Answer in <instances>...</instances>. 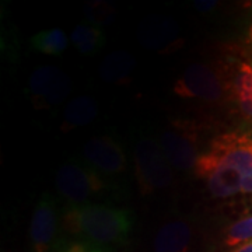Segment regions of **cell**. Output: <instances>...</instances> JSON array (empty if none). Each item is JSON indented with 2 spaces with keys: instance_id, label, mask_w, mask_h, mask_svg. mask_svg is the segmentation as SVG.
Here are the masks:
<instances>
[{
  "instance_id": "cell-1",
  "label": "cell",
  "mask_w": 252,
  "mask_h": 252,
  "mask_svg": "<svg viewBox=\"0 0 252 252\" xmlns=\"http://www.w3.org/2000/svg\"><path fill=\"white\" fill-rule=\"evenodd\" d=\"M62 230L67 237L80 238L114 250L129 241L136 217L132 210L94 202L62 207Z\"/></svg>"
},
{
  "instance_id": "cell-2",
  "label": "cell",
  "mask_w": 252,
  "mask_h": 252,
  "mask_svg": "<svg viewBox=\"0 0 252 252\" xmlns=\"http://www.w3.org/2000/svg\"><path fill=\"white\" fill-rule=\"evenodd\" d=\"M55 189L64 202L63 206L94 203L114 195V184L80 158H70L59 167Z\"/></svg>"
},
{
  "instance_id": "cell-3",
  "label": "cell",
  "mask_w": 252,
  "mask_h": 252,
  "mask_svg": "<svg viewBox=\"0 0 252 252\" xmlns=\"http://www.w3.org/2000/svg\"><path fill=\"white\" fill-rule=\"evenodd\" d=\"M135 177L139 192L147 196L174 184V168L162 150L160 140L153 136L140 135L133 149Z\"/></svg>"
},
{
  "instance_id": "cell-4",
  "label": "cell",
  "mask_w": 252,
  "mask_h": 252,
  "mask_svg": "<svg viewBox=\"0 0 252 252\" xmlns=\"http://www.w3.org/2000/svg\"><path fill=\"white\" fill-rule=\"evenodd\" d=\"M172 91L180 98L196 99L209 105H220L230 99L224 66L210 63L188 66L175 80Z\"/></svg>"
},
{
  "instance_id": "cell-5",
  "label": "cell",
  "mask_w": 252,
  "mask_h": 252,
  "mask_svg": "<svg viewBox=\"0 0 252 252\" xmlns=\"http://www.w3.org/2000/svg\"><path fill=\"white\" fill-rule=\"evenodd\" d=\"M205 126L193 119H172L161 132L160 144L177 171H193L198 161Z\"/></svg>"
},
{
  "instance_id": "cell-6",
  "label": "cell",
  "mask_w": 252,
  "mask_h": 252,
  "mask_svg": "<svg viewBox=\"0 0 252 252\" xmlns=\"http://www.w3.org/2000/svg\"><path fill=\"white\" fill-rule=\"evenodd\" d=\"M62 207L49 192H44L38 199L28 225L30 252H52L63 235Z\"/></svg>"
},
{
  "instance_id": "cell-7",
  "label": "cell",
  "mask_w": 252,
  "mask_h": 252,
  "mask_svg": "<svg viewBox=\"0 0 252 252\" xmlns=\"http://www.w3.org/2000/svg\"><path fill=\"white\" fill-rule=\"evenodd\" d=\"M72 80L66 73L55 66H39L28 79L27 93L38 109L62 105L72 93Z\"/></svg>"
},
{
  "instance_id": "cell-8",
  "label": "cell",
  "mask_w": 252,
  "mask_h": 252,
  "mask_svg": "<svg viewBox=\"0 0 252 252\" xmlns=\"http://www.w3.org/2000/svg\"><path fill=\"white\" fill-rule=\"evenodd\" d=\"M83 160L105 178L124 175L127 171L125 149L111 136H95L87 140L83 149Z\"/></svg>"
},
{
  "instance_id": "cell-9",
  "label": "cell",
  "mask_w": 252,
  "mask_h": 252,
  "mask_svg": "<svg viewBox=\"0 0 252 252\" xmlns=\"http://www.w3.org/2000/svg\"><path fill=\"white\" fill-rule=\"evenodd\" d=\"M230 101L240 115L252 122V63L244 59H230L224 64Z\"/></svg>"
},
{
  "instance_id": "cell-10",
  "label": "cell",
  "mask_w": 252,
  "mask_h": 252,
  "mask_svg": "<svg viewBox=\"0 0 252 252\" xmlns=\"http://www.w3.org/2000/svg\"><path fill=\"white\" fill-rule=\"evenodd\" d=\"M192 243V223L185 217H171L157 230L152 252H189Z\"/></svg>"
},
{
  "instance_id": "cell-11",
  "label": "cell",
  "mask_w": 252,
  "mask_h": 252,
  "mask_svg": "<svg viewBox=\"0 0 252 252\" xmlns=\"http://www.w3.org/2000/svg\"><path fill=\"white\" fill-rule=\"evenodd\" d=\"M178 39L177 24L165 17L146 18L139 26V42L150 49H165Z\"/></svg>"
},
{
  "instance_id": "cell-12",
  "label": "cell",
  "mask_w": 252,
  "mask_h": 252,
  "mask_svg": "<svg viewBox=\"0 0 252 252\" xmlns=\"http://www.w3.org/2000/svg\"><path fill=\"white\" fill-rule=\"evenodd\" d=\"M98 115L97 101L89 95H79L70 99L63 109L62 130H73L76 127L91 124Z\"/></svg>"
},
{
  "instance_id": "cell-13",
  "label": "cell",
  "mask_w": 252,
  "mask_h": 252,
  "mask_svg": "<svg viewBox=\"0 0 252 252\" xmlns=\"http://www.w3.org/2000/svg\"><path fill=\"white\" fill-rule=\"evenodd\" d=\"M136 67L135 56L129 52L117 51L104 58L99 66V76L109 83H122L129 80V76Z\"/></svg>"
},
{
  "instance_id": "cell-14",
  "label": "cell",
  "mask_w": 252,
  "mask_h": 252,
  "mask_svg": "<svg viewBox=\"0 0 252 252\" xmlns=\"http://www.w3.org/2000/svg\"><path fill=\"white\" fill-rule=\"evenodd\" d=\"M73 46L83 55H94L107 44V34L104 28L93 23H81L73 30L70 35Z\"/></svg>"
},
{
  "instance_id": "cell-15",
  "label": "cell",
  "mask_w": 252,
  "mask_h": 252,
  "mask_svg": "<svg viewBox=\"0 0 252 252\" xmlns=\"http://www.w3.org/2000/svg\"><path fill=\"white\" fill-rule=\"evenodd\" d=\"M30 45L39 54L58 56L67 49L69 38L61 28H48L31 36Z\"/></svg>"
},
{
  "instance_id": "cell-16",
  "label": "cell",
  "mask_w": 252,
  "mask_h": 252,
  "mask_svg": "<svg viewBox=\"0 0 252 252\" xmlns=\"http://www.w3.org/2000/svg\"><path fill=\"white\" fill-rule=\"evenodd\" d=\"M252 241V213L227 225L223 231V244L228 248Z\"/></svg>"
},
{
  "instance_id": "cell-17",
  "label": "cell",
  "mask_w": 252,
  "mask_h": 252,
  "mask_svg": "<svg viewBox=\"0 0 252 252\" xmlns=\"http://www.w3.org/2000/svg\"><path fill=\"white\" fill-rule=\"evenodd\" d=\"M114 250L111 248H105L97 244L89 243L80 238H73V237H67L63 235L59 240V243L56 244L52 252H112Z\"/></svg>"
},
{
  "instance_id": "cell-18",
  "label": "cell",
  "mask_w": 252,
  "mask_h": 252,
  "mask_svg": "<svg viewBox=\"0 0 252 252\" xmlns=\"http://www.w3.org/2000/svg\"><path fill=\"white\" fill-rule=\"evenodd\" d=\"M87 18H89V23L93 24H97L99 26L101 23H105L114 13V9L107 4V3H102V1H94L87 6Z\"/></svg>"
},
{
  "instance_id": "cell-19",
  "label": "cell",
  "mask_w": 252,
  "mask_h": 252,
  "mask_svg": "<svg viewBox=\"0 0 252 252\" xmlns=\"http://www.w3.org/2000/svg\"><path fill=\"white\" fill-rule=\"evenodd\" d=\"M217 1H196L195 3V7L198 10H202V11H209L213 7H216Z\"/></svg>"
},
{
  "instance_id": "cell-20",
  "label": "cell",
  "mask_w": 252,
  "mask_h": 252,
  "mask_svg": "<svg viewBox=\"0 0 252 252\" xmlns=\"http://www.w3.org/2000/svg\"><path fill=\"white\" fill-rule=\"evenodd\" d=\"M230 252H252V241H250V243L241 244V245L235 247L234 250Z\"/></svg>"
},
{
  "instance_id": "cell-21",
  "label": "cell",
  "mask_w": 252,
  "mask_h": 252,
  "mask_svg": "<svg viewBox=\"0 0 252 252\" xmlns=\"http://www.w3.org/2000/svg\"><path fill=\"white\" fill-rule=\"evenodd\" d=\"M247 41H248V45H250V48H251V51H252V24L250 26V28H248V36H247Z\"/></svg>"
}]
</instances>
